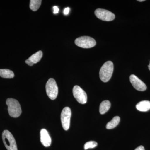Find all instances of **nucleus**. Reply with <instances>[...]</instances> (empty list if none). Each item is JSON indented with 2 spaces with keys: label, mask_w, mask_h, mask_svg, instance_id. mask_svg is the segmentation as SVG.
<instances>
[{
  "label": "nucleus",
  "mask_w": 150,
  "mask_h": 150,
  "mask_svg": "<svg viewBox=\"0 0 150 150\" xmlns=\"http://www.w3.org/2000/svg\"><path fill=\"white\" fill-rule=\"evenodd\" d=\"M113 64L111 61L105 63L100 70L99 76L103 82H107L110 80L113 71Z\"/></svg>",
  "instance_id": "nucleus-1"
},
{
  "label": "nucleus",
  "mask_w": 150,
  "mask_h": 150,
  "mask_svg": "<svg viewBox=\"0 0 150 150\" xmlns=\"http://www.w3.org/2000/svg\"><path fill=\"white\" fill-rule=\"evenodd\" d=\"M6 103L8 107V110L9 114L11 117L17 118L21 115V106L17 100L13 98H8Z\"/></svg>",
  "instance_id": "nucleus-2"
},
{
  "label": "nucleus",
  "mask_w": 150,
  "mask_h": 150,
  "mask_svg": "<svg viewBox=\"0 0 150 150\" xmlns=\"http://www.w3.org/2000/svg\"><path fill=\"white\" fill-rule=\"evenodd\" d=\"M4 144L8 150H18L16 140L11 133L8 130H4L2 133Z\"/></svg>",
  "instance_id": "nucleus-3"
},
{
  "label": "nucleus",
  "mask_w": 150,
  "mask_h": 150,
  "mask_svg": "<svg viewBox=\"0 0 150 150\" xmlns=\"http://www.w3.org/2000/svg\"><path fill=\"white\" fill-rule=\"evenodd\" d=\"M46 93L51 100H55L58 94V87L56 81L53 78L49 79L46 84Z\"/></svg>",
  "instance_id": "nucleus-4"
},
{
  "label": "nucleus",
  "mask_w": 150,
  "mask_h": 150,
  "mask_svg": "<svg viewBox=\"0 0 150 150\" xmlns=\"http://www.w3.org/2000/svg\"><path fill=\"white\" fill-rule=\"evenodd\" d=\"M75 43L76 46L84 48H92L96 44V42L94 38L87 36L78 38L75 40Z\"/></svg>",
  "instance_id": "nucleus-5"
},
{
  "label": "nucleus",
  "mask_w": 150,
  "mask_h": 150,
  "mask_svg": "<svg viewBox=\"0 0 150 150\" xmlns=\"http://www.w3.org/2000/svg\"><path fill=\"white\" fill-rule=\"evenodd\" d=\"M71 116V108L69 107H65L61 113V119L62 127L65 131H67L69 128Z\"/></svg>",
  "instance_id": "nucleus-6"
},
{
  "label": "nucleus",
  "mask_w": 150,
  "mask_h": 150,
  "mask_svg": "<svg viewBox=\"0 0 150 150\" xmlns=\"http://www.w3.org/2000/svg\"><path fill=\"white\" fill-rule=\"evenodd\" d=\"M73 93L77 101L81 104H85L87 101V96L86 92L80 87L75 86L73 89Z\"/></svg>",
  "instance_id": "nucleus-7"
},
{
  "label": "nucleus",
  "mask_w": 150,
  "mask_h": 150,
  "mask_svg": "<svg viewBox=\"0 0 150 150\" xmlns=\"http://www.w3.org/2000/svg\"><path fill=\"white\" fill-rule=\"evenodd\" d=\"M95 14L98 18L104 21H112L115 18L114 14L110 11L103 9H97L95 11Z\"/></svg>",
  "instance_id": "nucleus-8"
},
{
  "label": "nucleus",
  "mask_w": 150,
  "mask_h": 150,
  "mask_svg": "<svg viewBox=\"0 0 150 150\" xmlns=\"http://www.w3.org/2000/svg\"><path fill=\"white\" fill-rule=\"evenodd\" d=\"M130 81L133 87L137 90L144 91L146 90L147 86L139 78L134 75H131L130 76Z\"/></svg>",
  "instance_id": "nucleus-9"
},
{
  "label": "nucleus",
  "mask_w": 150,
  "mask_h": 150,
  "mask_svg": "<svg viewBox=\"0 0 150 150\" xmlns=\"http://www.w3.org/2000/svg\"><path fill=\"white\" fill-rule=\"evenodd\" d=\"M40 142L45 147L50 146L51 144V139L48 131L45 129H42L40 131Z\"/></svg>",
  "instance_id": "nucleus-10"
},
{
  "label": "nucleus",
  "mask_w": 150,
  "mask_h": 150,
  "mask_svg": "<svg viewBox=\"0 0 150 150\" xmlns=\"http://www.w3.org/2000/svg\"><path fill=\"white\" fill-rule=\"evenodd\" d=\"M136 108L142 112H146L150 109V101L143 100L140 101L136 105Z\"/></svg>",
  "instance_id": "nucleus-11"
},
{
  "label": "nucleus",
  "mask_w": 150,
  "mask_h": 150,
  "mask_svg": "<svg viewBox=\"0 0 150 150\" xmlns=\"http://www.w3.org/2000/svg\"><path fill=\"white\" fill-rule=\"evenodd\" d=\"M110 107V103L108 100L102 101L100 105L99 112L101 114L106 113L109 110Z\"/></svg>",
  "instance_id": "nucleus-12"
},
{
  "label": "nucleus",
  "mask_w": 150,
  "mask_h": 150,
  "mask_svg": "<svg viewBox=\"0 0 150 150\" xmlns=\"http://www.w3.org/2000/svg\"><path fill=\"white\" fill-rule=\"evenodd\" d=\"M120 121L119 116H116L112 118V120L106 124V128L108 129H112L118 126Z\"/></svg>",
  "instance_id": "nucleus-13"
},
{
  "label": "nucleus",
  "mask_w": 150,
  "mask_h": 150,
  "mask_svg": "<svg viewBox=\"0 0 150 150\" xmlns=\"http://www.w3.org/2000/svg\"><path fill=\"white\" fill-rule=\"evenodd\" d=\"M0 77L6 79H11L14 77V74L10 70L2 69H0Z\"/></svg>",
  "instance_id": "nucleus-14"
},
{
  "label": "nucleus",
  "mask_w": 150,
  "mask_h": 150,
  "mask_svg": "<svg viewBox=\"0 0 150 150\" xmlns=\"http://www.w3.org/2000/svg\"><path fill=\"white\" fill-rule=\"evenodd\" d=\"M43 56V53L41 51H38L35 54H33L29 59L33 64H36L41 60Z\"/></svg>",
  "instance_id": "nucleus-15"
},
{
  "label": "nucleus",
  "mask_w": 150,
  "mask_h": 150,
  "mask_svg": "<svg viewBox=\"0 0 150 150\" xmlns=\"http://www.w3.org/2000/svg\"><path fill=\"white\" fill-rule=\"evenodd\" d=\"M42 1L41 0H31L30 3V8L33 11H35L40 8Z\"/></svg>",
  "instance_id": "nucleus-16"
},
{
  "label": "nucleus",
  "mask_w": 150,
  "mask_h": 150,
  "mask_svg": "<svg viewBox=\"0 0 150 150\" xmlns=\"http://www.w3.org/2000/svg\"><path fill=\"white\" fill-rule=\"evenodd\" d=\"M97 145L98 144L96 142L94 141H89L85 144L84 149L86 150L88 149H93L95 148Z\"/></svg>",
  "instance_id": "nucleus-17"
},
{
  "label": "nucleus",
  "mask_w": 150,
  "mask_h": 150,
  "mask_svg": "<svg viewBox=\"0 0 150 150\" xmlns=\"http://www.w3.org/2000/svg\"><path fill=\"white\" fill-rule=\"evenodd\" d=\"M25 63L30 66H32L34 65V64L29 59H28L25 61Z\"/></svg>",
  "instance_id": "nucleus-18"
},
{
  "label": "nucleus",
  "mask_w": 150,
  "mask_h": 150,
  "mask_svg": "<svg viewBox=\"0 0 150 150\" xmlns=\"http://www.w3.org/2000/svg\"><path fill=\"white\" fill-rule=\"evenodd\" d=\"M53 9H54V14H57L59 13V8L58 7L56 6H54V7H53Z\"/></svg>",
  "instance_id": "nucleus-19"
},
{
  "label": "nucleus",
  "mask_w": 150,
  "mask_h": 150,
  "mask_svg": "<svg viewBox=\"0 0 150 150\" xmlns=\"http://www.w3.org/2000/svg\"><path fill=\"white\" fill-rule=\"evenodd\" d=\"M70 8H67L64 10V13L65 15H67L69 13Z\"/></svg>",
  "instance_id": "nucleus-20"
},
{
  "label": "nucleus",
  "mask_w": 150,
  "mask_h": 150,
  "mask_svg": "<svg viewBox=\"0 0 150 150\" xmlns=\"http://www.w3.org/2000/svg\"><path fill=\"white\" fill-rule=\"evenodd\" d=\"M135 150H145L144 147L143 146H140L135 149Z\"/></svg>",
  "instance_id": "nucleus-21"
},
{
  "label": "nucleus",
  "mask_w": 150,
  "mask_h": 150,
  "mask_svg": "<svg viewBox=\"0 0 150 150\" xmlns=\"http://www.w3.org/2000/svg\"><path fill=\"white\" fill-rule=\"evenodd\" d=\"M138 1L139 2H144V1L145 0H138Z\"/></svg>",
  "instance_id": "nucleus-22"
},
{
  "label": "nucleus",
  "mask_w": 150,
  "mask_h": 150,
  "mask_svg": "<svg viewBox=\"0 0 150 150\" xmlns=\"http://www.w3.org/2000/svg\"><path fill=\"white\" fill-rule=\"evenodd\" d=\"M148 67H149V70L150 71V62L149 64V66H148Z\"/></svg>",
  "instance_id": "nucleus-23"
}]
</instances>
